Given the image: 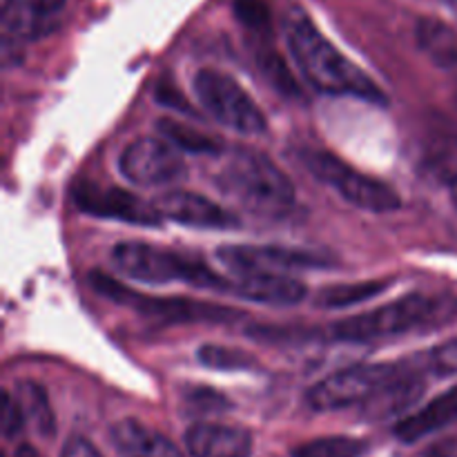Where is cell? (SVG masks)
<instances>
[{
    "instance_id": "ffe728a7",
    "label": "cell",
    "mask_w": 457,
    "mask_h": 457,
    "mask_svg": "<svg viewBox=\"0 0 457 457\" xmlns=\"http://www.w3.org/2000/svg\"><path fill=\"white\" fill-rule=\"evenodd\" d=\"M391 281H357V284H344V286H330V288L321 290L320 302L317 306L321 308H348L355 303L366 302V299L382 295L388 290Z\"/></svg>"
},
{
    "instance_id": "603a6c76",
    "label": "cell",
    "mask_w": 457,
    "mask_h": 457,
    "mask_svg": "<svg viewBox=\"0 0 457 457\" xmlns=\"http://www.w3.org/2000/svg\"><path fill=\"white\" fill-rule=\"evenodd\" d=\"M199 361L214 370H248L257 366V357L241 348L219 346V344H205L196 351Z\"/></svg>"
},
{
    "instance_id": "7402d4cb",
    "label": "cell",
    "mask_w": 457,
    "mask_h": 457,
    "mask_svg": "<svg viewBox=\"0 0 457 457\" xmlns=\"http://www.w3.org/2000/svg\"><path fill=\"white\" fill-rule=\"evenodd\" d=\"M413 369L420 375L428 373L433 378H451V375H457V337L420 353L413 360Z\"/></svg>"
},
{
    "instance_id": "4316f807",
    "label": "cell",
    "mask_w": 457,
    "mask_h": 457,
    "mask_svg": "<svg viewBox=\"0 0 457 457\" xmlns=\"http://www.w3.org/2000/svg\"><path fill=\"white\" fill-rule=\"evenodd\" d=\"M25 422L27 420H25V415H22V409H21V404H18V400L4 391V395H3V433L7 437H13L16 433L22 431V424Z\"/></svg>"
},
{
    "instance_id": "3957f363",
    "label": "cell",
    "mask_w": 457,
    "mask_h": 457,
    "mask_svg": "<svg viewBox=\"0 0 457 457\" xmlns=\"http://www.w3.org/2000/svg\"><path fill=\"white\" fill-rule=\"evenodd\" d=\"M457 315V297L436 295H406L397 302L384 303L375 311L348 317L330 326V333L339 342H373L395 337L409 330L427 328L451 321Z\"/></svg>"
},
{
    "instance_id": "2e32d148",
    "label": "cell",
    "mask_w": 457,
    "mask_h": 457,
    "mask_svg": "<svg viewBox=\"0 0 457 457\" xmlns=\"http://www.w3.org/2000/svg\"><path fill=\"white\" fill-rule=\"evenodd\" d=\"M457 422V384L446 393L437 395L436 400L428 402L424 409L415 411L409 418L400 420L395 427V436L404 445H413L422 437L433 436L442 428L451 427Z\"/></svg>"
},
{
    "instance_id": "7c38bea8",
    "label": "cell",
    "mask_w": 457,
    "mask_h": 457,
    "mask_svg": "<svg viewBox=\"0 0 457 457\" xmlns=\"http://www.w3.org/2000/svg\"><path fill=\"white\" fill-rule=\"evenodd\" d=\"M154 208L163 219L181 223V226L201 228V230H228L239 223L235 214L210 201L208 196L187 190L163 192L154 201Z\"/></svg>"
},
{
    "instance_id": "5b68a950",
    "label": "cell",
    "mask_w": 457,
    "mask_h": 457,
    "mask_svg": "<svg viewBox=\"0 0 457 457\" xmlns=\"http://www.w3.org/2000/svg\"><path fill=\"white\" fill-rule=\"evenodd\" d=\"M299 159H302V163L306 165L308 172L317 181L333 187L344 201H348L355 208L366 210V212L384 214L395 212L402 205L400 195L388 183L373 177H366L364 172L355 170L346 161L339 159V156L330 154V152L302 150Z\"/></svg>"
},
{
    "instance_id": "6da1fadb",
    "label": "cell",
    "mask_w": 457,
    "mask_h": 457,
    "mask_svg": "<svg viewBox=\"0 0 457 457\" xmlns=\"http://www.w3.org/2000/svg\"><path fill=\"white\" fill-rule=\"evenodd\" d=\"M286 43L299 71L317 92L335 96H357L369 103L384 105L386 94L361 70L360 65L344 56L308 18L306 12L293 7L284 21Z\"/></svg>"
},
{
    "instance_id": "44dd1931",
    "label": "cell",
    "mask_w": 457,
    "mask_h": 457,
    "mask_svg": "<svg viewBox=\"0 0 457 457\" xmlns=\"http://www.w3.org/2000/svg\"><path fill=\"white\" fill-rule=\"evenodd\" d=\"M369 451L364 440L348 436L317 437L293 449V457H361Z\"/></svg>"
},
{
    "instance_id": "83f0119b",
    "label": "cell",
    "mask_w": 457,
    "mask_h": 457,
    "mask_svg": "<svg viewBox=\"0 0 457 457\" xmlns=\"http://www.w3.org/2000/svg\"><path fill=\"white\" fill-rule=\"evenodd\" d=\"M156 98H159L163 105L177 107V110H181L183 114H195V110L187 105L186 98H183L170 83H159V87H156Z\"/></svg>"
},
{
    "instance_id": "d4e9b609",
    "label": "cell",
    "mask_w": 457,
    "mask_h": 457,
    "mask_svg": "<svg viewBox=\"0 0 457 457\" xmlns=\"http://www.w3.org/2000/svg\"><path fill=\"white\" fill-rule=\"evenodd\" d=\"M186 404L195 413H214V411H226L230 406L226 397L219 395L217 391H210V388H192L186 395Z\"/></svg>"
},
{
    "instance_id": "d6986e66",
    "label": "cell",
    "mask_w": 457,
    "mask_h": 457,
    "mask_svg": "<svg viewBox=\"0 0 457 457\" xmlns=\"http://www.w3.org/2000/svg\"><path fill=\"white\" fill-rule=\"evenodd\" d=\"M13 397L21 404L27 424H31L40 436L52 437L56 433V418H54V411L49 406L47 393L43 391V386L34 382H21Z\"/></svg>"
},
{
    "instance_id": "52a82bcc",
    "label": "cell",
    "mask_w": 457,
    "mask_h": 457,
    "mask_svg": "<svg viewBox=\"0 0 457 457\" xmlns=\"http://www.w3.org/2000/svg\"><path fill=\"white\" fill-rule=\"evenodd\" d=\"M195 94L201 107L226 128L239 134H263L266 114L232 76L219 70H201L195 76Z\"/></svg>"
},
{
    "instance_id": "4fadbf2b",
    "label": "cell",
    "mask_w": 457,
    "mask_h": 457,
    "mask_svg": "<svg viewBox=\"0 0 457 457\" xmlns=\"http://www.w3.org/2000/svg\"><path fill=\"white\" fill-rule=\"evenodd\" d=\"M65 0H3L4 38L36 40L47 36L61 25Z\"/></svg>"
},
{
    "instance_id": "1f68e13d",
    "label": "cell",
    "mask_w": 457,
    "mask_h": 457,
    "mask_svg": "<svg viewBox=\"0 0 457 457\" xmlns=\"http://www.w3.org/2000/svg\"><path fill=\"white\" fill-rule=\"evenodd\" d=\"M451 201H453V205L457 210V177L453 179V183H451Z\"/></svg>"
},
{
    "instance_id": "f546056e",
    "label": "cell",
    "mask_w": 457,
    "mask_h": 457,
    "mask_svg": "<svg viewBox=\"0 0 457 457\" xmlns=\"http://www.w3.org/2000/svg\"><path fill=\"white\" fill-rule=\"evenodd\" d=\"M13 457H40V455L36 453V451L31 449V446L22 445V446H18V449H16V455H13Z\"/></svg>"
},
{
    "instance_id": "30bf717a",
    "label": "cell",
    "mask_w": 457,
    "mask_h": 457,
    "mask_svg": "<svg viewBox=\"0 0 457 457\" xmlns=\"http://www.w3.org/2000/svg\"><path fill=\"white\" fill-rule=\"evenodd\" d=\"M119 168L128 181L141 187H163L186 177L181 150L168 138L138 137L128 143L119 159Z\"/></svg>"
},
{
    "instance_id": "f1b7e54d",
    "label": "cell",
    "mask_w": 457,
    "mask_h": 457,
    "mask_svg": "<svg viewBox=\"0 0 457 457\" xmlns=\"http://www.w3.org/2000/svg\"><path fill=\"white\" fill-rule=\"evenodd\" d=\"M61 457H103V455L98 453V449L92 445V442L76 436L65 442V446H62L61 451Z\"/></svg>"
},
{
    "instance_id": "ba28073f",
    "label": "cell",
    "mask_w": 457,
    "mask_h": 457,
    "mask_svg": "<svg viewBox=\"0 0 457 457\" xmlns=\"http://www.w3.org/2000/svg\"><path fill=\"white\" fill-rule=\"evenodd\" d=\"M402 373L404 366L400 364H360L342 369L320 379L308 391V406L312 411H342L366 404Z\"/></svg>"
},
{
    "instance_id": "d6a6232c",
    "label": "cell",
    "mask_w": 457,
    "mask_h": 457,
    "mask_svg": "<svg viewBox=\"0 0 457 457\" xmlns=\"http://www.w3.org/2000/svg\"><path fill=\"white\" fill-rule=\"evenodd\" d=\"M455 98H457V94H455Z\"/></svg>"
},
{
    "instance_id": "5bb4252c",
    "label": "cell",
    "mask_w": 457,
    "mask_h": 457,
    "mask_svg": "<svg viewBox=\"0 0 457 457\" xmlns=\"http://www.w3.org/2000/svg\"><path fill=\"white\" fill-rule=\"evenodd\" d=\"M186 446L192 457H250L253 436L241 427L199 422L187 428Z\"/></svg>"
},
{
    "instance_id": "8fae6325",
    "label": "cell",
    "mask_w": 457,
    "mask_h": 457,
    "mask_svg": "<svg viewBox=\"0 0 457 457\" xmlns=\"http://www.w3.org/2000/svg\"><path fill=\"white\" fill-rule=\"evenodd\" d=\"M71 196H74V204L92 217L137 223V226H159L163 221L154 204H145L123 187L85 181L71 187Z\"/></svg>"
},
{
    "instance_id": "4dcf8cb0",
    "label": "cell",
    "mask_w": 457,
    "mask_h": 457,
    "mask_svg": "<svg viewBox=\"0 0 457 457\" xmlns=\"http://www.w3.org/2000/svg\"><path fill=\"white\" fill-rule=\"evenodd\" d=\"M442 3H445V7L457 18V0H442Z\"/></svg>"
},
{
    "instance_id": "484cf974",
    "label": "cell",
    "mask_w": 457,
    "mask_h": 457,
    "mask_svg": "<svg viewBox=\"0 0 457 457\" xmlns=\"http://www.w3.org/2000/svg\"><path fill=\"white\" fill-rule=\"evenodd\" d=\"M235 9L237 16L244 21V25L253 27V29H263L270 21V13H268L266 4L262 0H237Z\"/></svg>"
},
{
    "instance_id": "9a60e30c",
    "label": "cell",
    "mask_w": 457,
    "mask_h": 457,
    "mask_svg": "<svg viewBox=\"0 0 457 457\" xmlns=\"http://www.w3.org/2000/svg\"><path fill=\"white\" fill-rule=\"evenodd\" d=\"M232 293L241 299L268 306H297L306 299V286L288 275H241L232 281Z\"/></svg>"
},
{
    "instance_id": "277c9868",
    "label": "cell",
    "mask_w": 457,
    "mask_h": 457,
    "mask_svg": "<svg viewBox=\"0 0 457 457\" xmlns=\"http://www.w3.org/2000/svg\"><path fill=\"white\" fill-rule=\"evenodd\" d=\"M112 266L123 277L143 284H170L183 281L201 290H217V293H232V281L223 279L214 270H210L204 262L174 250L159 248V245L143 244V241H123L116 244L110 254Z\"/></svg>"
},
{
    "instance_id": "cb8c5ba5",
    "label": "cell",
    "mask_w": 457,
    "mask_h": 457,
    "mask_svg": "<svg viewBox=\"0 0 457 457\" xmlns=\"http://www.w3.org/2000/svg\"><path fill=\"white\" fill-rule=\"evenodd\" d=\"M259 65H262L266 79L270 80V83L275 85L279 92L288 94V96H297L299 94L297 83H295V79L290 76L288 67H286V62L281 61L279 56H275V54H266V56L259 58Z\"/></svg>"
},
{
    "instance_id": "7a4b0ae2",
    "label": "cell",
    "mask_w": 457,
    "mask_h": 457,
    "mask_svg": "<svg viewBox=\"0 0 457 457\" xmlns=\"http://www.w3.org/2000/svg\"><path fill=\"white\" fill-rule=\"evenodd\" d=\"M219 190L239 208L263 219H279L295 204V186L284 170L253 147H235L214 174Z\"/></svg>"
},
{
    "instance_id": "8992f818",
    "label": "cell",
    "mask_w": 457,
    "mask_h": 457,
    "mask_svg": "<svg viewBox=\"0 0 457 457\" xmlns=\"http://www.w3.org/2000/svg\"><path fill=\"white\" fill-rule=\"evenodd\" d=\"M89 284L96 293L103 297L112 299L116 303L134 308L145 315L159 317L163 321H208V324H228L235 321L237 317H244V312L235 311V308L219 306V303L208 302H192L186 297H152V295H141L137 290L128 288L120 281L112 279L105 272H92L89 275Z\"/></svg>"
},
{
    "instance_id": "9c48e42d",
    "label": "cell",
    "mask_w": 457,
    "mask_h": 457,
    "mask_svg": "<svg viewBox=\"0 0 457 457\" xmlns=\"http://www.w3.org/2000/svg\"><path fill=\"white\" fill-rule=\"evenodd\" d=\"M217 257L237 275H288L335 266L326 254L286 245H223Z\"/></svg>"
},
{
    "instance_id": "ac0fdd59",
    "label": "cell",
    "mask_w": 457,
    "mask_h": 457,
    "mask_svg": "<svg viewBox=\"0 0 457 457\" xmlns=\"http://www.w3.org/2000/svg\"><path fill=\"white\" fill-rule=\"evenodd\" d=\"M156 129L172 145H177L181 152H190V154H219L223 147L217 137L177 119H159Z\"/></svg>"
},
{
    "instance_id": "e0dca14e",
    "label": "cell",
    "mask_w": 457,
    "mask_h": 457,
    "mask_svg": "<svg viewBox=\"0 0 457 457\" xmlns=\"http://www.w3.org/2000/svg\"><path fill=\"white\" fill-rule=\"evenodd\" d=\"M112 442L125 457H183L170 437L134 418L120 420L112 427Z\"/></svg>"
}]
</instances>
